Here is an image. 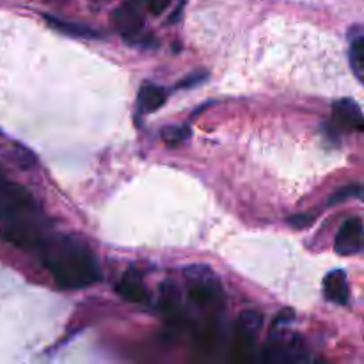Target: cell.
<instances>
[{
    "mask_svg": "<svg viewBox=\"0 0 364 364\" xmlns=\"http://www.w3.org/2000/svg\"><path fill=\"white\" fill-rule=\"evenodd\" d=\"M166 100H167L166 89L155 84H144L137 96L139 112L142 114L155 112V110H159L160 107L166 103Z\"/></svg>",
    "mask_w": 364,
    "mask_h": 364,
    "instance_id": "4fadbf2b",
    "label": "cell"
},
{
    "mask_svg": "<svg viewBox=\"0 0 364 364\" xmlns=\"http://www.w3.org/2000/svg\"><path fill=\"white\" fill-rule=\"evenodd\" d=\"M323 294H326L327 301L334 302V304H347L348 297H350L347 274L343 270H333L331 274H327L323 279Z\"/></svg>",
    "mask_w": 364,
    "mask_h": 364,
    "instance_id": "8fae6325",
    "label": "cell"
},
{
    "mask_svg": "<svg viewBox=\"0 0 364 364\" xmlns=\"http://www.w3.org/2000/svg\"><path fill=\"white\" fill-rule=\"evenodd\" d=\"M36 201L31 192L21 185L0 180V223L36 212Z\"/></svg>",
    "mask_w": 364,
    "mask_h": 364,
    "instance_id": "277c9868",
    "label": "cell"
},
{
    "mask_svg": "<svg viewBox=\"0 0 364 364\" xmlns=\"http://www.w3.org/2000/svg\"><path fill=\"white\" fill-rule=\"evenodd\" d=\"M238 333H237V341H235V348L237 352H244L249 354V350L255 345V338L258 334V331L263 326V316L258 311H244L238 316Z\"/></svg>",
    "mask_w": 364,
    "mask_h": 364,
    "instance_id": "9c48e42d",
    "label": "cell"
},
{
    "mask_svg": "<svg viewBox=\"0 0 364 364\" xmlns=\"http://www.w3.org/2000/svg\"><path fill=\"white\" fill-rule=\"evenodd\" d=\"M188 137H191V128L187 124H171L162 130L164 142L169 146L183 144Z\"/></svg>",
    "mask_w": 364,
    "mask_h": 364,
    "instance_id": "9a60e30c",
    "label": "cell"
},
{
    "mask_svg": "<svg viewBox=\"0 0 364 364\" xmlns=\"http://www.w3.org/2000/svg\"><path fill=\"white\" fill-rule=\"evenodd\" d=\"M308 358L306 345L299 334H272L263 352V361L270 364L304 363Z\"/></svg>",
    "mask_w": 364,
    "mask_h": 364,
    "instance_id": "3957f363",
    "label": "cell"
},
{
    "mask_svg": "<svg viewBox=\"0 0 364 364\" xmlns=\"http://www.w3.org/2000/svg\"><path fill=\"white\" fill-rule=\"evenodd\" d=\"M116 294L132 304H146L149 301L148 290L141 277L134 272H127L116 284Z\"/></svg>",
    "mask_w": 364,
    "mask_h": 364,
    "instance_id": "30bf717a",
    "label": "cell"
},
{
    "mask_svg": "<svg viewBox=\"0 0 364 364\" xmlns=\"http://www.w3.org/2000/svg\"><path fill=\"white\" fill-rule=\"evenodd\" d=\"M185 277L188 283V294L192 301L205 306L219 297V281L212 270L205 265H191L185 269Z\"/></svg>",
    "mask_w": 364,
    "mask_h": 364,
    "instance_id": "5b68a950",
    "label": "cell"
},
{
    "mask_svg": "<svg viewBox=\"0 0 364 364\" xmlns=\"http://www.w3.org/2000/svg\"><path fill=\"white\" fill-rule=\"evenodd\" d=\"M45 20L48 21L50 27L55 28L60 34L73 36V38H82V39H98L100 32L95 31V28L87 27L84 23H77V21H66L60 20V18L50 16V14H45Z\"/></svg>",
    "mask_w": 364,
    "mask_h": 364,
    "instance_id": "5bb4252c",
    "label": "cell"
},
{
    "mask_svg": "<svg viewBox=\"0 0 364 364\" xmlns=\"http://www.w3.org/2000/svg\"><path fill=\"white\" fill-rule=\"evenodd\" d=\"M334 249L341 256H354L363 251V220L361 217L345 220L334 240Z\"/></svg>",
    "mask_w": 364,
    "mask_h": 364,
    "instance_id": "52a82bcc",
    "label": "cell"
},
{
    "mask_svg": "<svg viewBox=\"0 0 364 364\" xmlns=\"http://www.w3.org/2000/svg\"><path fill=\"white\" fill-rule=\"evenodd\" d=\"M359 196H361V187H359V185H348V187L334 192V196L331 198V203H341L345 201V199L359 198Z\"/></svg>",
    "mask_w": 364,
    "mask_h": 364,
    "instance_id": "e0dca14e",
    "label": "cell"
},
{
    "mask_svg": "<svg viewBox=\"0 0 364 364\" xmlns=\"http://www.w3.org/2000/svg\"><path fill=\"white\" fill-rule=\"evenodd\" d=\"M144 0H127L112 14V23L123 39L141 34L144 27Z\"/></svg>",
    "mask_w": 364,
    "mask_h": 364,
    "instance_id": "8992f818",
    "label": "cell"
},
{
    "mask_svg": "<svg viewBox=\"0 0 364 364\" xmlns=\"http://www.w3.org/2000/svg\"><path fill=\"white\" fill-rule=\"evenodd\" d=\"M288 223H290V226L295 228V230H304V228L311 226V224L315 223V215H313V213H297V215L290 217Z\"/></svg>",
    "mask_w": 364,
    "mask_h": 364,
    "instance_id": "ac0fdd59",
    "label": "cell"
},
{
    "mask_svg": "<svg viewBox=\"0 0 364 364\" xmlns=\"http://www.w3.org/2000/svg\"><path fill=\"white\" fill-rule=\"evenodd\" d=\"M171 2L173 0H144V6L151 14H162L171 6Z\"/></svg>",
    "mask_w": 364,
    "mask_h": 364,
    "instance_id": "d6986e66",
    "label": "cell"
},
{
    "mask_svg": "<svg viewBox=\"0 0 364 364\" xmlns=\"http://www.w3.org/2000/svg\"><path fill=\"white\" fill-rule=\"evenodd\" d=\"M294 318H295V313H294V309H290V308H284L283 311L279 313V315L276 316V318H274V329H276V327H281V326H287V323H290V322H294Z\"/></svg>",
    "mask_w": 364,
    "mask_h": 364,
    "instance_id": "ffe728a7",
    "label": "cell"
},
{
    "mask_svg": "<svg viewBox=\"0 0 364 364\" xmlns=\"http://www.w3.org/2000/svg\"><path fill=\"white\" fill-rule=\"evenodd\" d=\"M0 224V237L20 249H43L50 240V223L38 210Z\"/></svg>",
    "mask_w": 364,
    "mask_h": 364,
    "instance_id": "7a4b0ae2",
    "label": "cell"
},
{
    "mask_svg": "<svg viewBox=\"0 0 364 364\" xmlns=\"http://www.w3.org/2000/svg\"><path fill=\"white\" fill-rule=\"evenodd\" d=\"M348 63H350L352 71L359 82L363 80L364 71V31L361 25H354L348 31Z\"/></svg>",
    "mask_w": 364,
    "mask_h": 364,
    "instance_id": "7c38bea8",
    "label": "cell"
},
{
    "mask_svg": "<svg viewBox=\"0 0 364 364\" xmlns=\"http://www.w3.org/2000/svg\"><path fill=\"white\" fill-rule=\"evenodd\" d=\"M205 78H206V75H205V73L192 75V77H187V78H185V80H181L180 84H178V87H183V89H187V87H192V85H198V84H201V82L205 80Z\"/></svg>",
    "mask_w": 364,
    "mask_h": 364,
    "instance_id": "44dd1931",
    "label": "cell"
},
{
    "mask_svg": "<svg viewBox=\"0 0 364 364\" xmlns=\"http://www.w3.org/2000/svg\"><path fill=\"white\" fill-rule=\"evenodd\" d=\"M13 156H14V160H16L18 166L21 167V169H32V167L36 166V155L31 151V149L21 148V146H16V148H14Z\"/></svg>",
    "mask_w": 364,
    "mask_h": 364,
    "instance_id": "2e32d148",
    "label": "cell"
},
{
    "mask_svg": "<svg viewBox=\"0 0 364 364\" xmlns=\"http://www.w3.org/2000/svg\"><path fill=\"white\" fill-rule=\"evenodd\" d=\"M333 119L343 130L361 132L364 128L363 110L352 98H341L333 105Z\"/></svg>",
    "mask_w": 364,
    "mask_h": 364,
    "instance_id": "ba28073f",
    "label": "cell"
},
{
    "mask_svg": "<svg viewBox=\"0 0 364 364\" xmlns=\"http://www.w3.org/2000/svg\"><path fill=\"white\" fill-rule=\"evenodd\" d=\"M43 263L64 290H80L98 283V262L91 249L75 237L50 238L43 247Z\"/></svg>",
    "mask_w": 364,
    "mask_h": 364,
    "instance_id": "6da1fadb",
    "label": "cell"
},
{
    "mask_svg": "<svg viewBox=\"0 0 364 364\" xmlns=\"http://www.w3.org/2000/svg\"><path fill=\"white\" fill-rule=\"evenodd\" d=\"M0 180H2V171H0Z\"/></svg>",
    "mask_w": 364,
    "mask_h": 364,
    "instance_id": "7402d4cb",
    "label": "cell"
}]
</instances>
